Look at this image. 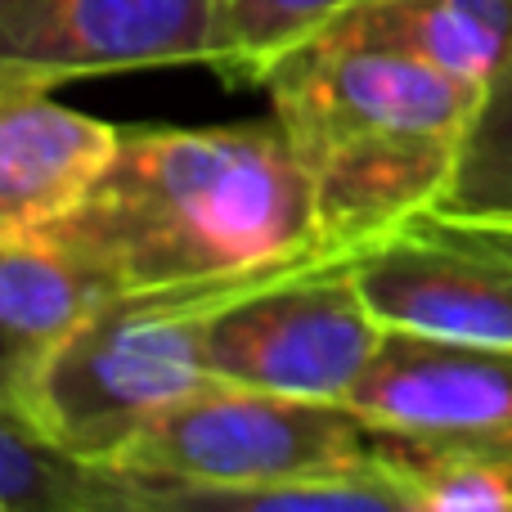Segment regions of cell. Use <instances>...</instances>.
<instances>
[{"label": "cell", "mask_w": 512, "mask_h": 512, "mask_svg": "<svg viewBox=\"0 0 512 512\" xmlns=\"http://www.w3.org/2000/svg\"><path fill=\"white\" fill-rule=\"evenodd\" d=\"M108 283L185 288L328 256L283 126H122L90 194L45 234Z\"/></svg>", "instance_id": "6da1fadb"}, {"label": "cell", "mask_w": 512, "mask_h": 512, "mask_svg": "<svg viewBox=\"0 0 512 512\" xmlns=\"http://www.w3.org/2000/svg\"><path fill=\"white\" fill-rule=\"evenodd\" d=\"M265 95L310 180L319 243L351 256L441 203L481 86L400 45L328 32Z\"/></svg>", "instance_id": "7a4b0ae2"}, {"label": "cell", "mask_w": 512, "mask_h": 512, "mask_svg": "<svg viewBox=\"0 0 512 512\" xmlns=\"http://www.w3.org/2000/svg\"><path fill=\"white\" fill-rule=\"evenodd\" d=\"M261 279L270 274L108 292L54 355L36 427L72 459L117 468L167 409L221 382L212 373V319Z\"/></svg>", "instance_id": "3957f363"}, {"label": "cell", "mask_w": 512, "mask_h": 512, "mask_svg": "<svg viewBox=\"0 0 512 512\" xmlns=\"http://www.w3.org/2000/svg\"><path fill=\"white\" fill-rule=\"evenodd\" d=\"M346 405L432 512H512V346L387 333Z\"/></svg>", "instance_id": "277c9868"}, {"label": "cell", "mask_w": 512, "mask_h": 512, "mask_svg": "<svg viewBox=\"0 0 512 512\" xmlns=\"http://www.w3.org/2000/svg\"><path fill=\"white\" fill-rule=\"evenodd\" d=\"M378 454L351 405L212 382L167 409L117 468L189 486H274L369 468Z\"/></svg>", "instance_id": "5b68a950"}, {"label": "cell", "mask_w": 512, "mask_h": 512, "mask_svg": "<svg viewBox=\"0 0 512 512\" xmlns=\"http://www.w3.org/2000/svg\"><path fill=\"white\" fill-rule=\"evenodd\" d=\"M387 328L346 256H315L252 283L212 319V373L234 387L346 405Z\"/></svg>", "instance_id": "8992f818"}, {"label": "cell", "mask_w": 512, "mask_h": 512, "mask_svg": "<svg viewBox=\"0 0 512 512\" xmlns=\"http://www.w3.org/2000/svg\"><path fill=\"white\" fill-rule=\"evenodd\" d=\"M346 261L387 333L512 346V221L427 207Z\"/></svg>", "instance_id": "52a82bcc"}, {"label": "cell", "mask_w": 512, "mask_h": 512, "mask_svg": "<svg viewBox=\"0 0 512 512\" xmlns=\"http://www.w3.org/2000/svg\"><path fill=\"white\" fill-rule=\"evenodd\" d=\"M212 41L216 0H0V72L50 90L212 63Z\"/></svg>", "instance_id": "ba28073f"}, {"label": "cell", "mask_w": 512, "mask_h": 512, "mask_svg": "<svg viewBox=\"0 0 512 512\" xmlns=\"http://www.w3.org/2000/svg\"><path fill=\"white\" fill-rule=\"evenodd\" d=\"M122 126L59 104L50 86L0 72V243L36 239L108 167Z\"/></svg>", "instance_id": "9c48e42d"}, {"label": "cell", "mask_w": 512, "mask_h": 512, "mask_svg": "<svg viewBox=\"0 0 512 512\" xmlns=\"http://www.w3.org/2000/svg\"><path fill=\"white\" fill-rule=\"evenodd\" d=\"M108 283L50 239L0 243V414L36 423V396Z\"/></svg>", "instance_id": "30bf717a"}, {"label": "cell", "mask_w": 512, "mask_h": 512, "mask_svg": "<svg viewBox=\"0 0 512 512\" xmlns=\"http://www.w3.org/2000/svg\"><path fill=\"white\" fill-rule=\"evenodd\" d=\"M86 512H432V504L400 463L378 454L369 468L274 486H189L95 468Z\"/></svg>", "instance_id": "8fae6325"}, {"label": "cell", "mask_w": 512, "mask_h": 512, "mask_svg": "<svg viewBox=\"0 0 512 512\" xmlns=\"http://www.w3.org/2000/svg\"><path fill=\"white\" fill-rule=\"evenodd\" d=\"M333 32L414 50L481 86L512 59V0H360Z\"/></svg>", "instance_id": "7c38bea8"}, {"label": "cell", "mask_w": 512, "mask_h": 512, "mask_svg": "<svg viewBox=\"0 0 512 512\" xmlns=\"http://www.w3.org/2000/svg\"><path fill=\"white\" fill-rule=\"evenodd\" d=\"M360 0H216L207 68L230 90H265L297 50L328 36Z\"/></svg>", "instance_id": "4fadbf2b"}, {"label": "cell", "mask_w": 512, "mask_h": 512, "mask_svg": "<svg viewBox=\"0 0 512 512\" xmlns=\"http://www.w3.org/2000/svg\"><path fill=\"white\" fill-rule=\"evenodd\" d=\"M436 207L512 221V59L481 81L477 108L459 135L450 185Z\"/></svg>", "instance_id": "5bb4252c"}, {"label": "cell", "mask_w": 512, "mask_h": 512, "mask_svg": "<svg viewBox=\"0 0 512 512\" xmlns=\"http://www.w3.org/2000/svg\"><path fill=\"white\" fill-rule=\"evenodd\" d=\"M95 468L36 423L0 414V512H86Z\"/></svg>", "instance_id": "9a60e30c"}]
</instances>
